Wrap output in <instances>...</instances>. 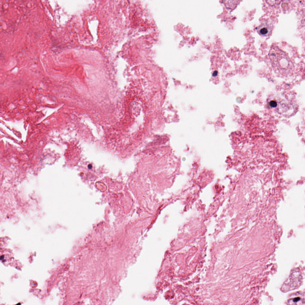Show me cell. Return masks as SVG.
Here are the masks:
<instances>
[{
  "instance_id": "obj_2",
  "label": "cell",
  "mask_w": 305,
  "mask_h": 305,
  "mask_svg": "<svg viewBox=\"0 0 305 305\" xmlns=\"http://www.w3.org/2000/svg\"><path fill=\"white\" fill-rule=\"evenodd\" d=\"M267 106L278 114L285 117L295 114L298 109L295 99L293 97L284 94L269 99Z\"/></svg>"
},
{
  "instance_id": "obj_6",
  "label": "cell",
  "mask_w": 305,
  "mask_h": 305,
  "mask_svg": "<svg viewBox=\"0 0 305 305\" xmlns=\"http://www.w3.org/2000/svg\"><path fill=\"white\" fill-rule=\"evenodd\" d=\"M1 258H2V259H3V258H4V256H1L0 259H1Z\"/></svg>"
},
{
  "instance_id": "obj_1",
  "label": "cell",
  "mask_w": 305,
  "mask_h": 305,
  "mask_svg": "<svg viewBox=\"0 0 305 305\" xmlns=\"http://www.w3.org/2000/svg\"><path fill=\"white\" fill-rule=\"evenodd\" d=\"M268 55L274 72L281 77L290 76L293 73L295 67L288 55L284 51L275 45H272Z\"/></svg>"
},
{
  "instance_id": "obj_3",
  "label": "cell",
  "mask_w": 305,
  "mask_h": 305,
  "mask_svg": "<svg viewBox=\"0 0 305 305\" xmlns=\"http://www.w3.org/2000/svg\"><path fill=\"white\" fill-rule=\"evenodd\" d=\"M303 278L298 268H295L291 271L289 276L281 288V291L284 292L297 289L301 285Z\"/></svg>"
},
{
  "instance_id": "obj_4",
  "label": "cell",
  "mask_w": 305,
  "mask_h": 305,
  "mask_svg": "<svg viewBox=\"0 0 305 305\" xmlns=\"http://www.w3.org/2000/svg\"><path fill=\"white\" fill-rule=\"evenodd\" d=\"M304 293L301 291L293 293L290 295L287 302V304L290 305H304Z\"/></svg>"
},
{
  "instance_id": "obj_5",
  "label": "cell",
  "mask_w": 305,
  "mask_h": 305,
  "mask_svg": "<svg viewBox=\"0 0 305 305\" xmlns=\"http://www.w3.org/2000/svg\"><path fill=\"white\" fill-rule=\"evenodd\" d=\"M272 26L270 24L265 22L262 24L257 28L258 33L262 36H267L271 33Z\"/></svg>"
}]
</instances>
